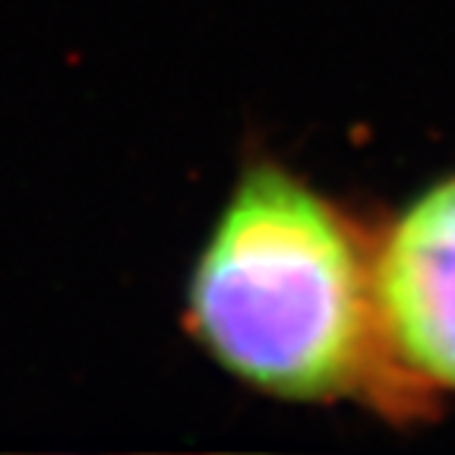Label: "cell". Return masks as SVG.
Segmentation results:
<instances>
[{
  "label": "cell",
  "instance_id": "cell-1",
  "mask_svg": "<svg viewBox=\"0 0 455 455\" xmlns=\"http://www.w3.org/2000/svg\"><path fill=\"white\" fill-rule=\"evenodd\" d=\"M187 320L231 377L288 402L357 398L405 420L436 402L386 345L373 231L278 164L235 187L190 275Z\"/></svg>",
  "mask_w": 455,
  "mask_h": 455
},
{
  "label": "cell",
  "instance_id": "cell-2",
  "mask_svg": "<svg viewBox=\"0 0 455 455\" xmlns=\"http://www.w3.org/2000/svg\"><path fill=\"white\" fill-rule=\"evenodd\" d=\"M386 345L427 392H455V178L430 187L373 235Z\"/></svg>",
  "mask_w": 455,
  "mask_h": 455
}]
</instances>
